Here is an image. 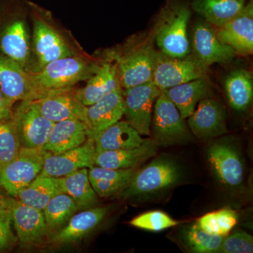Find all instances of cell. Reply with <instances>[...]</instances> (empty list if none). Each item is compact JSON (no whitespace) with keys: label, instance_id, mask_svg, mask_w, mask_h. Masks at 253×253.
Returning a JSON list of instances; mask_svg holds the SVG:
<instances>
[{"label":"cell","instance_id":"d590c367","mask_svg":"<svg viewBox=\"0 0 253 253\" xmlns=\"http://www.w3.org/2000/svg\"><path fill=\"white\" fill-rule=\"evenodd\" d=\"M253 237L244 231H237L229 236H225L219 253H252Z\"/></svg>","mask_w":253,"mask_h":253},{"label":"cell","instance_id":"277c9868","mask_svg":"<svg viewBox=\"0 0 253 253\" xmlns=\"http://www.w3.org/2000/svg\"><path fill=\"white\" fill-rule=\"evenodd\" d=\"M29 0H0V53L27 71L31 52Z\"/></svg>","mask_w":253,"mask_h":253},{"label":"cell","instance_id":"30bf717a","mask_svg":"<svg viewBox=\"0 0 253 253\" xmlns=\"http://www.w3.org/2000/svg\"><path fill=\"white\" fill-rule=\"evenodd\" d=\"M208 69L194 55L171 57L159 51L152 81L164 91L194 80L208 78Z\"/></svg>","mask_w":253,"mask_h":253},{"label":"cell","instance_id":"d4e9b609","mask_svg":"<svg viewBox=\"0 0 253 253\" xmlns=\"http://www.w3.org/2000/svg\"><path fill=\"white\" fill-rule=\"evenodd\" d=\"M163 91L175 105L181 117L186 119L194 113L201 100L210 97L212 92V84L208 78H202Z\"/></svg>","mask_w":253,"mask_h":253},{"label":"cell","instance_id":"484cf974","mask_svg":"<svg viewBox=\"0 0 253 253\" xmlns=\"http://www.w3.org/2000/svg\"><path fill=\"white\" fill-rule=\"evenodd\" d=\"M126 121H118L94 138L96 152L137 147L144 139Z\"/></svg>","mask_w":253,"mask_h":253},{"label":"cell","instance_id":"7402d4cb","mask_svg":"<svg viewBox=\"0 0 253 253\" xmlns=\"http://www.w3.org/2000/svg\"><path fill=\"white\" fill-rule=\"evenodd\" d=\"M107 212L108 208L93 207L76 213L61 229L54 233L51 242L56 246H64L84 239L101 224Z\"/></svg>","mask_w":253,"mask_h":253},{"label":"cell","instance_id":"8992f818","mask_svg":"<svg viewBox=\"0 0 253 253\" xmlns=\"http://www.w3.org/2000/svg\"><path fill=\"white\" fill-rule=\"evenodd\" d=\"M179 110L169 99L165 91H161L154 106L151 134L158 146H168L184 144L193 136Z\"/></svg>","mask_w":253,"mask_h":253},{"label":"cell","instance_id":"ba28073f","mask_svg":"<svg viewBox=\"0 0 253 253\" xmlns=\"http://www.w3.org/2000/svg\"><path fill=\"white\" fill-rule=\"evenodd\" d=\"M48 151L20 147L16 157L0 171V187L11 197L40 175Z\"/></svg>","mask_w":253,"mask_h":253},{"label":"cell","instance_id":"e575fe53","mask_svg":"<svg viewBox=\"0 0 253 253\" xmlns=\"http://www.w3.org/2000/svg\"><path fill=\"white\" fill-rule=\"evenodd\" d=\"M131 226L151 231H160L177 225V221L162 211H151L134 217L129 222Z\"/></svg>","mask_w":253,"mask_h":253},{"label":"cell","instance_id":"f1b7e54d","mask_svg":"<svg viewBox=\"0 0 253 253\" xmlns=\"http://www.w3.org/2000/svg\"><path fill=\"white\" fill-rule=\"evenodd\" d=\"M224 89L231 107L239 112L246 111L253 101L252 73L245 69L231 71L224 80Z\"/></svg>","mask_w":253,"mask_h":253},{"label":"cell","instance_id":"60d3db41","mask_svg":"<svg viewBox=\"0 0 253 253\" xmlns=\"http://www.w3.org/2000/svg\"><path fill=\"white\" fill-rule=\"evenodd\" d=\"M6 199H5L2 194L0 192V208L3 207V206H6Z\"/></svg>","mask_w":253,"mask_h":253},{"label":"cell","instance_id":"9a60e30c","mask_svg":"<svg viewBox=\"0 0 253 253\" xmlns=\"http://www.w3.org/2000/svg\"><path fill=\"white\" fill-rule=\"evenodd\" d=\"M95 154L92 139H87L81 146L60 154L48 152L40 175L60 178L83 168H90L94 166Z\"/></svg>","mask_w":253,"mask_h":253},{"label":"cell","instance_id":"ab89813d","mask_svg":"<svg viewBox=\"0 0 253 253\" xmlns=\"http://www.w3.org/2000/svg\"><path fill=\"white\" fill-rule=\"evenodd\" d=\"M14 104L5 97L0 89V123L9 121L12 117Z\"/></svg>","mask_w":253,"mask_h":253},{"label":"cell","instance_id":"2e32d148","mask_svg":"<svg viewBox=\"0 0 253 253\" xmlns=\"http://www.w3.org/2000/svg\"><path fill=\"white\" fill-rule=\"evenodd\" d=\"M191 132L200 139L223 135L228 131L226 112L223 105L211 97L201 100L188 118Z\"/></svg>","mask_w":253,"mask_h":253},{"label":"cell","instance_id":"83f0119b","mask_svg":"<svg viewBox=\"0 0 253 253\" xmlns=\"http://www.w3.org/2000/svg\"><path fill=\"white\" fill-rule=\"evenodd\" d=\"M60 189L74 201L78 211L94 207L97 204V194L89 181L87 168L57 178Z\"/></svg>","mask_w":253,"mask_h":253},{"label":"cell","instance_id":"6da1fadb","mask_svg":"<svg viewBox=\"0 0 253 253\" xmlns=\"http://www.w3.org/2000/svg\"><path fill=\"white\" fill-rule=\"evenodd\" d=\"M28 9L31 42L28 72H39L48 63L61 58L88 54L72 32L50 10L32 0L28 1Z\"/></svg>","mask_w":253,"mask_h":253},{"label":"cell","instance_id":"d6986e66","mask_svg":"<svg viewBox=\"0 0 253 253\" xmlns=\"http://www.w3.org/2000/svg\"><path fill=\"white\" fill-rule=\"evenodd\" d=\"M101 53L104 59L97 72L86 81L84 87L76 89L78 99L86 106L94 104L113 91L123 90L116 62L104 51Z\"/></svg>","mask_w":253,"mask_h":253},{"label":"cell","instance_id":"e0dca14e","mask_svg":"<svg viewBox=\"0 0 253 253\" xmlns=\"http://www.w3.org/2000/svg\"><path fill=\"white\" fill-rule=\"evenodd\" d=\"M215 28L218 39L230 46L236 54L249 56L253 52V1L249 0L235 17Z\"/></svg>","mask_w":253,"mask_h":253},{"label":"cell","instance_id":"8d00e7d4","mask_svg":"<svg viewBox=\"0 0 253 253\" xmlns=\"http://www.w3.org/2000/svg\"><path fill=\"white\" fill-rule=\"evenodd\" d=\"M12 230V219L7 205L0 208V253L6 252L17 243Z\"/></svg>","mask_w":253,"mask_h":253},{"label":"cell","instance_id":"74e56055","mask_svg":"<svg viewBox=\"0 0 253 253\" xmlns=\"http://www.w3.org/2000/svg\"><path fill=\"white\" fill-rule=\"evenodd\" d=\"M136 168L129 169H109L94 166L88 169L89 180L115 181L132 179Z\"/></svg>","mask_w":253,"mask_h":253},{"label":"cell","instance_id":"603a6c76","mask_svg":"<svg viewBox=\"0 0 253 253\" xmlns=\"http://www.w3.org/2000/svg\"><path fill=\"white\" fill-rule=\"evenodd\" d=\"M30 73L16 61L0 53V89L13 104L29 99Z\"/></svg>","mask_w":253,"mask_h":253},{"label":"cell","instance_id":"7c38bea8","mask_svg":"<svg viewBox=\"0 0 253 253\" xmlns=\"http://www.w3.org/2000/svg\"><path fill=\"white\" fill-rule=\"evenodd\" d=\"M18 240L24 246L41 244L48 234L42 211L23 204L15 198L6 199Z\"/></svg>","mask_w":253,"mask_h":253},{"label":"cell","instance_id":"9c48e42d","mask_svg":"<svg viewBox=\"0 0 253 253\" xmlns=\"http://www.w3.org/2000/svg\"><path fill=\"white\" fill-rule=\"evenodd\" d=\"M11 120L20 146L28 149H42L55 123L44 117L31 100L20 101Z\"/></svg>","mask_w":253,"mask_h":253},{"label":"cell","instance_id":"ffe728a7","mask_svg":"<svg viewBox=\"0 0 253 253\" xmlns=\"http://www.w3.org/2000/svg\"><path fill=\"white\" fill-rule=\"evenodd\" d=\"M208 161L221 183L237 187L244 180V168L237 150L227 143H216L208 151Z\"/></svg>","mask_w":253,"mask_h":253},{"label":"cell","instance_id":"52a82bcc","mask_svg":"<svg viewBox=\"0 0 253 253\" xmlns=\"http://www.w3.org/2000/svg\"><path fill=\"white\" fill-rule=\"evenodd\" d=\"M181 178L180 169L175 163L167 158H158L136 171L130 184L120 195L124 199L147 196L171 187Z\"/></svg>","mask_w":253,"mask_h":253},{"label":"cell","instance_id":"d6a6232c","mask_svg":"<svg viewBox=\"0 0 253 253\" xmlns=\"http://www.w3.org/2000/svg\"><path fill=\"white\" fill-rule=\"evenodd\" d=\"M239 214L229 208L207 213L198 219V225L208 234L226 236L237 223Z\"/></svg>","mask_w":253,"mask_h":253},{"label":"cell","instance_id":"4dcf8cb0","mask_svg":"<svg viewBox=\"0 0 253 253\" xmlns=\"http://www.w3.org/2000/svg\"><path fill=\"white\" fill-rule=\"evenodd\" d=\"M48 234L56 233L78 211L73 200L65 193H60L52 198L44 209Z\"/></svg>","mask_w":253,"mask_h":253},{"label":"cell","instance_id":"f546056e","mask_svg":"<svg viewBox=\"0 0 253 253\" xmlns=\"http://www.w3.org/2000/svg\"><path fill=\"white\" fill-rule=\"evenodd\" d=\"M61 192L57 178L39 175L26 187L20 190L15 199L27 206L43 211L50 200Z\"/></svg>","mask_w":253,"mask_h":253},{"label":"cell","instance_id":"4316f807","mask_svg":"<svg viewBox=\"0 0 253 253\" xmlns=\"http://www.w3.org/2000/svg\"><path fill=\"white\" fill-rule=\"evenodd\" d=\"M248 0H193L191 8L214 28L221 27L239 14Z\"/></svg>","mask_w":253,"mask_h":253},{"label":"cell","instance_id":"f35d334b","mask_svg":"<svg viewBox=\"0 0 253 253\" xmlns=\"http://www.w3.org/2000/svg\"><path fill=\"white\" fill-rule=\"evenodd\" d=\"M96 194L99 197L109 198L116 194H120L130 184V179L122 180L104 181L89 180Z\"/></svg>","mask_w":253,"mask_h":253},{"label":"cell","instance_id":"5b68a950","mask_svg":"<svg viewBox=\"0 0 253 253\" xmlns=\"http://www.w3.org/2000/svg\"><path fill=\"white\" fill-rule=\"evenodd\" d=\"M191 16L189 6L177 0L168 1L161 10L151 32L161 53L177 58L190 54L187 31Z\"/></svg>","mask_w":253,"mask_h":253},{"label":"cell","instance_id":"44dd1931","mask_svg":"<svg viewBox=\"0 0 253 253\" xmlns=\"http://www.w3.org/2000/svg\"><path fill=\"white\" fill-rule=\"evenodd\" d=\"M158 146L152 138H148L137 147L96 152L94 166L116 169L136 168L155 156Z\"/></svg>","mask_w":253,"mask_h":253},{"label":"cell","instance_id":"3957f363","mask_svg":"<svg viewBox=\"0 0 253 253\" xmlns=\"http://www.w3.org/2000/svg\"><path fill=\"white\" fill-rule=\"evenodd\" d=\"M152 33L133 35L117 46L105 49L114 60L123 89L152 81L159 51Z\"/></svg>","mask_w":253,"mask_h":253},{"label":"cell","instance_id":"1f68e13d","mask_svg":"<svg viewBox=\"0 0 253 253\" xmlns=\"http://www.w3.org/2000/svg\"><path fill=\"white\" fill-rule=\"evenodd\" d=\"M180 236L187 249L195 253H219L225 238L208 234L197 223L184 227L180 232Z\"/></svg>","mask_w":253,"mask_h":253},{"label":"cell","instance_id":"cb8c5ba5","mask_svg":"<svg viewBox=\"0 0 253 253\" xmlns=\"http://www.w3.org/2000/svg\"><path fill=\"white\" fill-rule=\"evenodd\" d=\"M88 139V127L78 119L55 123L42 149L51 154H60L84 144Z\"/></svg>","mask_w":253,"mask_h":253},{"label":"cell","instance_id":"836d02e7","mask_svg":"<svg viewBox=\"0 0 253 253\" xmlns=\"http://www.w3.org/2000/svg\"><path fill=\"white\" fill-rule=\"evenodd\" d=\"M20 147L11 118L0 123V171L16 157Z\"/></svg>","mask_w":253,"mask_h":253},{"label":"cell","instance_id":"ac0fdd59","mask_svg":"<svg viewBox=\"0 0 253 253\" xmlns=\"http://www.w3.org/2000/svg\"><path fill=\"white\" fill-rule=\"evenodd\" d=\"M123 90L110 93L86 107L88 139H94L101 131L121 121L124 116Z\"/></svg>","mask_w":253,"mask_h":253},{"label":"cell","instance_id":"4fadbf2b","mask_svg":"<svg viewBox=\"0 0 253 253\" xmlns=\"http://www.w3.org/2000/svg\"><path fill=\"white\" fill-rule=\"evenodd\" d=\"M77 88H67L49 93L33 101L40 112L54 123L65 120L78 119L86 124V111L84 106L78 99Z\"/></svg>","mask_w":253,"mask_h":253},{"label":"cell","instance_id":"7a4b0ae2","mask_svg":"<svg viewBox=\"0 0 253 253\" xmlns=\"http://www.w3.org/2000/svg\"><path fill=\"white\" fill-rule=\"evenodd\" d=\"M101 52L78 55L54 60L39 72L30 73L29 99L35 100L54 91L73 87L87 81L97 72L104 61Z\"/></svg>","mask_w":253,"mask_h":253},{"label":"cell","instance_id":"8fae6325","mask_svg":"<svg viewBox=\"0 0 253 253\" xmlns=\"http://www.w3.org/2000/svg\"><path fill=\"white\" fill-rule=\"evenodd\" d=\"M161 93L153 81L123 89L126 122L140 135H151L153 109Z\"/></svg>","mask_w":253,"mask_h":253},{"label":"cell","instance_id":"5bb4252c","mask_svg":"<svg viewBox=\"0 0 253 253\" xmlns=\"http://www.w3.org/2000/svg\"><path fill=\"white\" fill-rule=\"evenodd\" d=\"M192 38L193 55L208 68L215 63L230 62L237 55L230 46L218 39L215 28L206 21L196 23Z\"/></svg>","mask_w":253,"mask_h":253}]
</instances>
